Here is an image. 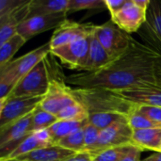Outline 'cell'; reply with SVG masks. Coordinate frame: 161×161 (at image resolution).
I'll list each match as a JSON object with an SVG mask.
<instances>
[{"label": "cell", "instance_id": "cell-1", "mask_svg": "<svg viewBox=\"0 0 161 161\" xmlns=\"http://www.w3.org/2000/svg\"><path fill=\"white\" fill-rule=\"evenodd\" d=\"M161 55L150 46L134 41L130 48L106 68L94 73H79L66 77L77 89L122 91L157 82L156 65Z\"/></svg>", "mask_w": 161, "mask_h": 161}, {"label": "cell", "instance_id": "cell-2", "mask_svg": "<svg viewBox=\"0 0 161 161\" xmlns=\"http://www.w3.org/2000/svg\"><path fill=\"white\" fill-rule=\"evenodd\" d=\"M71 92L75 101L85 107L89 115L98 112H120L128 116L136 106L119 96L114 91L71 87Z\"/></svg>", "mask_w": 161, "mask_h": 161}, {"label": "cell", "instance_id": "cell-3", "mask_svg": "<svg viewBox=\"0 0 161 161\" xmlns=\"http://www.w3.org/2000/svg\"><path fill=\"white\" fill-rule=\"evenodd\" d=\"M46 56L31 71H29L16 85L9 96L13 97H38L44 96L50 82L57 79L52 76V62ZM60 79V78H59Z\"/></svg>", "mask_w": 161, "mask_h": 161}, {"label": "cell", "instance_id": "cell-4", "mask_svg": "<svg viewBox=\"0 0 161 161\" xmlns=\"http://www.w3.org/2000/svg\"><path fill=\"white\" fill-rule=\"evenodd\" d=\"M93 36L113 60L123 56L135 41L130 34L122 30L111 20L103 25H95Z\"/></svg>", "mask_w": 161, "mask_h": 161}, {"label": "cell", "instance_id": "cell-5", "mask_svg": "<svg viewBox=\"0 0 161 161\" xmlns=\"http://www.w3.org/2000/svg\"><path fill=\"white\" fill-rule=\"evenodd\" d=\"M43 96L13 97L8 96L0 101V129L32 113L41 104Z\"/></svg>", "mask_w": 161, "mask_h": 161}, {"label": "cell", "instance_id": "cell-6", "mask_svg": "<svg viewBox=\"0 0 161 161\" xmlns=\"http://www.w3.org/2000/svg\"><path fill=\"white\" fill-rule=\"evenodd\" d=\"M32 113L0 129V161L5 160L24 139L32 133Z\"/></svg>", "mask_w": 161, "mask_h": 161}, {"label": "cell", "instance_id": "cell-7", "mask_svg": "<svg viewBox=\"0 0 161 161\" xmlns=\"http://www.w3.org/2000/svg\"><path fill=\"white\" fill-rule=\"evenodd\" d=\"M91 37L78 39L63 46L51 50L52 56L72 70L83 71L90 49Z\"/></svg>", "mask_w": 161, "mask_h": 161}, {"label": "cell", "instance_id": "cell-8", "mask_svg": "<svg viewBox=\"0 0 161 161\" xmlns=\"http://www.w3.org/2000/svg\"><path fill=\"white\" fill-rule=\"evenodd\" d=\"M75 102V99L71 92V87L64 81L57 78L50 82L49 88L39 107L57 116L63 108Z\"/></svg>", "mask_w": 161, "mask_h": 161}, {"label": "cell", "instance_id": "cell-9", "mask_svg": "<svg viewBox=\"0 0 161 161\" xmlns=\"http://www.w3.org/2000/svg\"><path fill=\"white\" fill-rule=\"evenodd\" d=\"M144 42L161 55V0H151L146 20L137 32Z\"/></svg>", "mask_w": 161, "mask_h": 161}, {"label": "cell", "instance_id": "cell-10", "mask_svg": "<svg viewBox=\"0 0 161 161\" xmlns=\"http://www.w3.org/2000/svg\"><path fill=\"white\" fill-rule=\"evenodd\" d=\"M95 25L81 24L71 20H66L57 27L49 41L51 50L68 44L78 39L87 38L92 35Z\"/></svg>", "mask_w": 161, "mask_h": 161}, {"label": "cell", "instance_id": "cell-11", "mask_svg": "<svg viewBox=\"0 0 161 161\" xmlns=\"http://www.w3.org/2000/svg\"><path fill=\"white\" fill-rule=\"evenodd\" d=\"M132 132L133 130L130 128L127 123H119L105 128L100 131V135L95 146L89 153L93 158L96 154L106 149L121 145L133 144Z\"/></svg>", "mask_w": 161, "mask_h": 161}, {"label": "cell", "instance_id": "cell-12", "mask_svg": "<svg viewBox=\"0 0 161 161\" xmlns=\"http://www.w3.org/2000/svg\"><path fill=\"white\" fill-rule=\"evenodd\" d=\"M67 20L65 13L57 14H42L35 15L25 20L17 28V33L20 34L26 42L34 36L58 27Z\"/></svg>", "mask_w": 161, "mask_h": 161}, {"label": "cell", "instance_id": "cell-13", "mask_svg": "<svg viewBox=\"0 0 161 161\" xmlns=\"http://www.w3.org/2000/svg\"><path fill=\"white\" fill-rule=\"evenodd\" d=\"M146 11L139 7L134 0H126L123 8L111 15V21L125 32H138L146 20Z\"/></svg>", "mask_w": 161, "mask_h": 161}, {"label": "cell", "instance_id": "cell-14", "mask_svg": "<svg viewBox=\"0 0 161 161\" xmlns=\"http://www.w3.org/2000/svg\"><path fill=\"white\" fill-rule=\"evenodd\" d=\"M114 92L119 96L134 105L161 108V85L158 82L142 84L126 90Z\"/></svg>", "mask_w": 161, "mask_h": 161}, {"label": "cell", "instance_id": "cell-15", "mask_svg": "<svg viewBox=\"0 0 161 161\" xmlns=\"http://www.w3.org/2000/svg\"><path fill=\"white\" fill-rule=\"evenodd\" d=\"M51 52L49 42L34 50L26 53L25 55L13 59L9 62L10 66L15 71L19 80H21L29 71H31L40 61H42Z\"/></svg>", "mask_w": 161, "mask_h": 161}, {"label": "cell", "instance_id": "cell-16", "mask_svg": "<svg viewBox=\"0 0 161 161\" xmlns=\"http://www.w3.org/2000/svg\"><path fill=\"white\" fill-rule=\"evenodd\" d=\"M112 61L113 59L109 57L108 52L92 33L90 42L89 54L83 69V73H94L100 71L108 66Z\"/></svg>", "mask_w": 161, "mask_h": 161}, {"label": "cell", "instance_id": "cell-17", "mask_svg": "<svg viewBox=\"0 0 161 161\" xmlns=\"http://www.w3.org/2000/svg\"><path fill=\"white\" fill-rule=\"evenodd\" d=\"M75 154L76 153L65 149L58 144H53L32 151L18 158V159L27 161H64Z\"/></svg>", "mask_w": 161, "mask_h": 161}, {"label": "cell", "instance_id": "cell-18", "mask_svg": "<svg viewBox=\"0 0 161 161\" xmlns=\"http://www.w3.org/2000/svg\"><path fill=\"white\" fill-rule=\"evenodd\" d=\"M132 143L142 151L158 152L161 143V127L133 130Z\"/></svg>", "mask_w": 161, "mask_h": 161}, {"label": "cell", "instance_id": "cell-19", "mask_svg": "<svg viewBox=\"0 0 161 161\" xmlns=\"http://www.w3.org/2000/svg\"><path fill=\"white\" fill-rule=\"evenodd\" d=\"M69 5L70 0H31L28 18L42 14H66Z\"/></svg>", "mask_w": 161, "mask_h": 161}, {"label": "cell", "instance_id": "cell-20", "mask_svg": "<svg viewBox=\"0 0 161 161\" xmlns=\"http://www.w3.org/2000/svg\"><path fill=\"white\" fill-rule=\"evenodd\" d=\"M88 124V121L74 122V121H61L58 120L53 125L48 128L54 144H57L59 141L66 138L67 136L84 128Z\"/></svg>", "mask_w": 161, "mask_h": 161}, {"label": "cell", "instance_id": "cell-21", "mask_svg": "<svg viewBox=\"0 0 161 161\" xmlns=\"http://www.w3.org/2000/svg\"><path fill=\"white\" fill-rule=\"evenodd\" d=\"M88 122L98 129L103 130L115 124L127 123V115L120 112H98L90 114Z\"/></svg>", "mask_w": 161, "mask_h": 161}, {"label": "cell", "instance_id": "cell-22", "mask_svg": "<svg viewBox=\"0 0 161 161\" xmlns=\"http://www.w3.org/2000/svg\"><path fill=\"white\" fill-rule=\"evenodd\" d=\"M19 81L15 71L9 63L0 68V101L5 100L11 94Z\"/></svg>", "mask_w": 161, "mask_h": 161}, {"label": "cell", "instance_id": "cell-23", "mask_svg": "<svg viewBox=\"0 0 161 161\" xmlns=\"http://www.w3.org/2000/svg\"><path fill=\"white\" fill-rule=\"evenodd\" d=\"M25 42L26 41L20 34L17 33L8 42L0 45V68L4 67L11 60H13V56Z\"/></svg>", "mask_w": 161, "mask_h": 161}, {"label": "cell", "instance_id": "cell-24", "mask_svg": "<svg viewBox=\"0 0 161 161\" xmlns=\"http://www.w3.org/2000/svg\"><path fill=\"white\" fill-rule=\"evenodd\" d=\"M42 147H47V145L44 144L34 132H32L26 138L24 139V141L15 148V150L5 160L18 158L24 155H26L32 151H35V150L42 148Z\"/></svg>", "mask_w": 161, "mask_h": 161}, {"label": "cell", "instance_id": "cell-25", "mask_svg": "<svg viewBox=\"0 0 161 161\" xmlns=\"http://www.w3.org/2000/svg\"><path fill=\"white\" fill-rule=\"evenodd\" d=\"M58 120L61 121H74V122H82L88 121L89 112L83 105L75 101L74 104L63 108L58 115Z\"/></svg>", "mask_w": 161, "mask_h": 161}, {"label": "cell", "instance_id": "cell-26", "mask_svg": "<svg viewBox=\"0 0 161 161\" xmlns=\"http://www.w3.org/2000/svg\"><path fill=\"white\" fill-rule=\"evenodd\" d=\"M58 121V120L56 115H53L38 107L32 113L31 130L32 132H36L42 129H48Z\"/></svg>", "mask_w": 161, "mask_h": 161}, {"label": "cell", "instance_id": "cell-27", "mask_svg": "<svg viewBox=\"0 0 161 161\" xmlns=\"http://www.w3.org/2000/svg\"><path fill=\"white\" fill-rule=\"evenodd\" d=\"M106 8L104 0H70L66 15L68 16L79 10H95L96 12H100Z\"/></svg>", "mask_w": 161, "mask_h": 161}, {"label": "cell", "instance_id": "cell-28", "mask_svg": "<svg viewBox=\"0 0 161 161\" xmlns=\"http://www.w3.org/2000/svg\"><path fill=\"white\" fill-rule=\"evenodd\" d=\"M58 145L73 151L75 153H81L85 150V141H84V128L67 136L66 138L59 141Z\"/></svg>", "mask_w": 161, "mask_h": 161}, {"label": "cell", "instance_id": "cell-29", "mask_svg": "<svg viewBox=\"0 0 161 161\" xmlns=\"http://www.w3.org/2000/svg\"><path fill=\"white\" fill-rule=\"evenodd\" d=\"M133 144L111 147L96 154L92 161H120L131 149Z\"/></svg>", "mask_w": 161, "mask_h": 161}, {"label": "cell", "instance_id": "cell-30", "mask_svg": "<svg viewBox=\"0 0 161 161\" xmlns=\"http://www.w3.org/2000/svg\"><path fill=\"white\" fill-rule=\"evenodd\" d=\"M127 124L132 130H140V129H146V128H154L159 127L146 117L142 115L137 110V106H135L134 109L129 113L127 116Z\"/></svg>", "mask_w": 161, "mask_h": 161}, {"label": "cell", "instance_id": "cell-31", "mask_svg": "<svg viewBox=\"0 0 161 161\" xmlns=\"http://www.w3.org/2000/svg\"><path fill=\"white\" fill-rule=\"evenodd\" d=\"M100 129L92 125L88 122V124L84 126V141H85V150L84 152H91L93 147L95 146L99 135H100Z\"/></svg>", "mask_w": 161, "mask_h": 161}, {"label": "cell", "instance_id": "cell-32", "mask_svg": "<svg viewBox=\"0 0 161 161\" xmlns=\"http://www.w3.org/2000/svg\"><path fill=\"white\" fill-rule=\"evenodd\" d=\"M137 110L150 120L152 123L161 127V108L160 107H153V106H145V105H136Z\"/></svg>", "mask_w": 161, "mask_h": 161}, {"label": "cell", "instance_id": "cell-33", "mask_svg": "<svg viewBox=\"0 0 161 161\" xmlns=\"http://www.w3.org/2000/svg\"><path fill=\"white\" fill-rule=\"evenodd\" d=\"M27 1L28 0H0V19L8 16Z\"/></svg>", "mask_w": 161, "mask_h": 161}, {"label": "cell", "instance_id": "cell-34", "mask_svg": "<svg viewBox=\"0 0 161 161\" xmlns=\"http://www.w3.org/2000/svg\"><path fill=\"white\" fill-rule=\"evenodd\" d=\"M104 2L107 8L110 12V15H112L123 8L126 0H104Z\"/></svg>", "mask_w": 161, "mask_h": 161}, {"label": "cell", "instance_id": "cell-35", "mask_svg": "<svg viewBox=\"0 0 161 161\" xmlns=\"http://www.w3.org/2000/svg\"><path fill=\"white\" fill-rule=\"evenodd\" d=\"M142 152V149L133 145L131 147V149L129 150V152L120 161H142L141 159Z\"/></svg>", "mask_w": 161, "mask_h": 161}, {"label": "cell", "instance_id": "cell-36", "mask_svg": "<svg viewBox=\"0 0 161 161\" xmlns=\"http://www.w3.org/2000/svg\"><path fill=\"white\" fill-rule=\"evenodd\" d=\"M64 161H92V156L88 152L76 153L73 157Z\"/></svg>", "mask_w": 161, "mask_h": 161}, {"label": "cell", "instance_id": "cell-37", "mask_svg": "<svg viewBox=\"0 0 161 161\" xmlns=\"http://www.w3.org/2000/svg\"><path fill=\"white\" fill-rule=\"evenodd\" d=\"M156 77H157V82L161 85V57L158 60L156 65Z\"/></svg>", "mask_w": 161, "mask_h": 161}, {"label": "cell", "instance_id": "cell-38", "mask_svg": "<svg viewBox=\"0 0 161 161\" xmlns=\"http://www.w3.org/2000/svg\"><path fill=\"white\" fill-rule=\"evenodd\" d=\"M142 161H161V152H155L153 155Z\"/></svg>", "mask_w": 161, "mask_h": 161}, {"label": "cell", "instance_id": "cell-39", "mask_svg": "<svg viewBox=\"0 0 161 161\" xmlns=\"http://www.w3.org/2000/svg\"><path fill=\"white\" fill-rule=\"evenodd\" d=\"M5 161H27V160H22V159L15 158V159H8V160H5Z\"/></svg>", "mask_w": 161, "mask_h": 161}, {"label": "cell", "instance_id": "cell-40", "mask_svg": "<svg viewBox=\"0 0 161 161\" xmlns=\"http://www.w3.org/2000/svg\"><path fill=\"white\" fill-rule=\"evenodd\" d=\"M158 152H161V143H160V146H159V148H158Z\"/></svg>", "mask_w": 161, "mask_h": 161}]
</instances>
